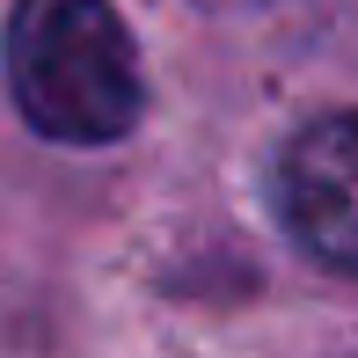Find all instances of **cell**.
Segmentation results:
<instances>
[{
  "label": "cell",
  "mask_w": 358,
  "mask_h": 358,
  "mask_svg": "<svg viewBox=\"0 0 358 358\" xmlns=\"http://www.w3.org/2000/svg\"><path fill=\"white\" fill-rule=\"evenodd\" d=\"M8 88L44 139L66 146H110L146 110L139 44L110 0H15Z\"/></svg>",
  "instance_id": "6da1fadb"
},
{
  "label": "cell",
  "mask_w": 358,
  "mask_h": 358,
  "mask_svg": "<svg viewBox=\"0 0 358 358\" xmlns=\"http://www.w3.org/2000/svg\"><path fill=\"white\" fill-rule=\"evenodd\" d=\"M278 213L315 264L358 278V110L315 117L278 154Z\"/></svg>",
  "instance_id": "7a4b0ae2"
}]
</instances>
